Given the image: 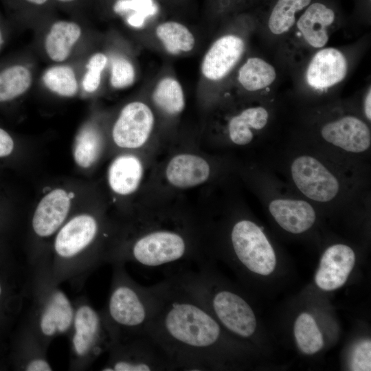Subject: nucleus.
<instances>
[{
	"instance_id": "1",
	"label": "nucleus",
	"mask_w": 371,
	"mask_h": 371,
	"mask_svg": "<svg viewBox=\"0 0 371 371\" xmlns=\"http://www.w3.org/2000/svg\"><path fill=\"white\" fill-rule=\"evenodd\" d=\"M161 304L146 328L177 370L203 371L220 361L222 328L196 300L168 277Z\"/></svg>"
},
{
	"instance_id": "2",
	"label": "nucleus",
	"mask_w": 371,
	"mask_h": 371,
	"mask_svg": "<svg viewBox=\"0 0 371 371\" xmlns=\"http://www.w3.org/2000/svg\"><path fill=\"white\" fill-rule=\"evenodd\" d=\"M100 230L98 218L88 213L73 216L58 230L49 258L56 284L68 282L80 289L92 271L108 263L107 254L98 247Z\"/></svg>"
},
{
	"instance_id": "3",
	"label": "nucleus",
	"mask_w": 371,
	"mask_h": 371,
	"mask_svg": "<svg viewBox=\"0 0 371 371\" xmlns=\"http://www.w3.org/2000/svg\"><path fill=\"white\" fill-rule=\"evenodd\" d=\"M125 264H111L109 295L102 309L117 340L146 333V326L159 307L167 285L166 278L150 286L138 284L127 272Z\"/></svg>"
},
{
	"instance_id": "4",
	"label": "nucleus",
	"mask_w": 371,
	"mask_h": 371,
	"mask_svg": "<svg viewBox=\"0 0 371 371\" xmlns=\"http://www.w3.org/2000/svg\"><path fill=\"white\" fill-rule=\"evenodd\" d=\"M30 266L32 304L27 324L48 348L54 338L69 334L75 304L54 282L48 256H42Z\"/></svg>"
},
{
	"instance_id": "5",
	"label": "nucleus",
	"mask_w": 371,
	"mask_h": 371,
	"mask_svg": "<svg viewBox=\"0 0 371 371\" xmlns=\"http://www.w3.org/2000/svg\"><path fill=\"white\" fill-rule=\"evenodd\" d=\"M74 304V317L69 333V368L84 370L108 352L117 337L102 310H96L85 297H79Z\"/></svg>"
},
{
	"instance_id": "6",
	"label": "nucleus",
	"mask_w": 371,
	"mask_h": 371,
	"mask_svg": "<svg viewBox=\"0 0 371 371\" xmlns=\"http://www.w3.org/2000/svg\"><path fill=\"white\" fill-rule=\"evenodd\" d=\"M192 258L197 265L202 262L181 232L157 228L140 234L127 248L116 251L110 264L132 261L147 267H159Z\"/></svg>"
},
{
	"instance_id": "7",
	"label": "nucleus",
	"mask_w": 371,
	"mask_h": 371,
	"mask_svg": "<svg viewBox=\"0 0 371 371\" xmlns=\"http://www.w3.org/2000/svg\"><path fill=\"white\" fill-rule=\"evenodd\" d=\"M102 371L177 370L165 349L146 332L117 340L108 351Z\"/></svg>"
},
{
	"instance_id": "8",
	"label": "nucleus",
	"mask_w": 371,
	"mask_h": 371,
	"mask_svg": "<svg viewBox=\"0 0 371 371\" xmlns=\"http://www.w3.org/2000/svg\"><path fill=\"white\" fill-rule=\"evenodd\" d=\"M230 241L236 259L247 270L264 276L273 272L275 251L262 229L254 222L242 219L234 223Z\"/></svg>"
},
{
	"instance_id": "9",
	"label": "nucleus",
	"mask_w": 371,
	"mask_h": 371,
	"mask_svg": "<svg viewBox=\"0 0 371 371\" xmlns=\"http://www.w3.org/2000/svg\"><path fill=\"white\" fill-rule=\"evenodd\" d=\"M290 174L298 190L313 201L330 202L341 192L338 177L314 156L303 154L296 157L291 164Z\"/></svg>"
},
{
	"instance_id": "10",
	"label": "nucleus",
	"mask_w": 371,
	"mask_h": 371,
	"mask_svg": "<svg viewBox=\"0 0 371 371\" xmlns=\"http://www.w3.org/2000/svg\"><path fill=\"white\" fill-rule=\"evenodd\" d=\"M153 124V113L146 104L142 102H130L122 109L113 125V141L121 148H139L148 139Z\"/></svg>"
},
{
	"instance_id": "11",
	"label": "nucleus",
	"mask_w": 371,
	"mask_h": 371,
	"mask_svg": "<svg viewBox=\"0 0 371 371\" xmlns=\"http://www.w3.org/2000/svg\"><path fill=\"white\" fill-rule=\"evenodd\" d=\"M321 135L328 144L348 153H364L371 146L368 126L352 115H346L326 123L321 129Z\"/></svg>"
},
{
	"instance_id": "12",
	"label": "nucleus",
	"mask_w": 371,
	"mask_h": 371,
	"mask_svg": "<svg viewBox=\"0 0 371 371\" xmlns=\"http://www.w3.org/2000/svg\"><path fill=\"white\" fill-rule=\"evenodd\" d=\"M71 207V197L65 190L54 189L39 202L32 219L36 236L47 238L56 234L65 223Z\"/></svg>"
},
{
	"instance_id": "13",
	"label": "nucleus",
	"mask_w": 371,
	"mask_h": 371,
	"mask_svg": "<svg viewBox=\"0 0 371 371\" xmlns=\"http://www.w3.org/2000/svg\"><path fill=\"white\" fill-rule=\"evenodd\" d=\"M355 262V254L348 245H333L324 252L315 276L316 284L325 291H333L346 282Z\"/></svg>"
},
{
	"instance_id": "14",
	"label": "nucleus",
	"mask_w": 371,
	"mask_h": 371,
	"mask_svg": "<svg viewBox=\"0 0 371 371\" xmlns=\"http://www.w3.org/2000/svg\"><path fill=\"white\" fill-rule=\"evenodd\" d=\"M245 49L242 38L226 35L217 39L205 54L201 64L203 76L210 80L225 77L240 58Z\"/></svg>"
},
{
	"instance_id": "15",
	"label": "nucleus",
	"mask_w": 371,
	"mask_h": 371,
	"mask_svg": "<svg viewBox=\"0 0 371 371\" xmlns=\"http://www.w3.org/2000/svg\"><path fill=\"white\" fill-rule=\"evenodd\" d=\"M268 208L276 223L292 234H300L308 230L316 218L313 207L303 199L275 198L269 201Z\"/></svg>"
},
{
	"instance_id": "16",
	"label": "nucleus",
	"mask_w": 371,
	"mask_h": 371,
	"mask_svg": "<svg viewBox=\"0 0 371 371\" xmlns=\"http://www.w3.org/2000/svg\"><path fill=\"white\" fill-rule=\"evenodd\" d=\"M347 68L346 59L339 50L323 49L315 54L308 65L307 82L317 89L332 87L344 79Z\"/></svg>"
},
{
	"instance_id": "17",
	"label": "nucleus",
	"mask_w": 371,
	"mask_h": 371,
	"mask_svg": "<svg viewBox=\"0 0 371 371\" xmlns=\"http://www.w3.org/2000/svg\"><path fill=\"white\" fill-rule=\"evenodd\" d=\"M210 172V166L202 157L192 154H180L168 163L166 176L173 186L188 188L205 182Z\"/></svg>"
},
{
	"instance_id": "18",
	"label": "nucleus",
	"mask_w": 371,
	"mask_h": 371,
	"mask_svg": "<svg viewBox=\"0 0 371 371\" xmlns=\"http://www.w3.org/2000/svg\"><path fill=\"white\" fill-rule=\"evenodd\" d=\"M333 9L320 2L309 4L297 21V27L305 41L312 47L320 48L328 41L326 28L335 21Z\"/></svg>"
},
{
	"instance_id": "19",
	"label": "nucleus",
	"mask_w": 371,
	"mask_h": 371,
	"mask_svg": "<svg viewBox=\"0 0 371 371\" xmlns=\"http://www.w3.org/2000/svg\"><path fill=\"white\" fill-rule=\"evenodd\" d=\"M81 35L82 28L74 21L58 20L53 23L44 40L49 58L57 63L65 61Z\"/></svg>"
},
{
	"instance_id": "20",
	"label": "nucleus",
	"mask_w": 371,
	"mask_h": 371,
	"mask_svg": "<svg viewBox=\"0 0 371 371\" xmlns=\"http://www.w3.org/2000/svg\"><path fill=\"white\" fill-rule=\"evenodd\" d=\"M142 173V164L137 157L131 155L119 156L113 160L109 169V186L117 194H130L139 186Z\"/></svg>"
},
{
	"instance_id": "21",
	"label": "nucleus",
	"mask_w": 371,
	"mask_h": 371,
	"mask_svg": "<svg viewBox=\"0 0 371 371\" xmlns=\"http://www.w3.org/2000/svg\"><path fill=\"white\" fill-rule=\"evenodd\" d=\"M47 350L36 333L26 324L18 349V367L25 371L53 370Z\"/></svg>"
},
{
	"instance_id": "22",
	"label": "nucleus",
	"mask_w": 371,
	"mask_h": 371,
	"mask_svg": "<svg viewBox=\"0 0 371 371\" xmlns=\"http://www.w3.org/2000/svg\"><path fill=\"white\" fill-rule=\"evenodd\" d=\"M269 120V112L263 106L249 107L231 118L228 125L231 141L239 146L249 144L254 138L252 130H261Z\"/></svg>"
},
{
	"instance_id": "23",
	"label": "nucleus",
	"mask_w": 371,
	"mask_h": 371,
	"mask_svg": "<svg viewBox=\"0 0 371 371\" xmlns=\"http://www.w3.org/2000/svg\"><path fill=\"white\" fill-rule=\"evenodd\" d=\"M32 74L23 65H12L0 72V102L12 101L31 87Z\"/></svg>"
},
{
	"instance_id": "24",
	"label": "nucleus",
	"mask_w": 371,
	"mask_h": 371,
	"mask_svg": "<svg viewBox=\"0 0 371 371\" xmlns=\"http://www.w3.org/2000/svg\"><path fill=\"white\" fill-rule=\"evenodd\" d=\"M276 77L271 65L260 58H250L239 69L238 79L245 89L254 91L267 87Z\"/></svg>"
},
{
	"instance_id": "25",
	"label": "nucleus",
	"mask_w": 371,
	"mask_h": 371,
	"mask_svg": "<svg viewBox=\"0 0 371 371\" xmlns=\"http://www.w3.org/2000/svg\"><path fill=\"white\" fill-rule=\"evenodd\" d=\"M156 34L166 51L173 55L191 51L195 44L194 37L190 31L176 21L160 24L156 29Z\"/></svg>"
},
{
	"instance_id": "26",
	"label": "nucleus",
	"mask_w": 371,
	"mask_h": 371,
	"mask_svg": "<svg viewBox=\"0 0 371 371\" xmlns=\"http://www.w3.org/2000/svg\"><path fill=\"white\" fill-rule=\"evenodd\" d=\"M154 102L170 115L181 113L185 106V98L180 83L175 78L166 77L157 85L153 93Z\"/></svg>"
},
{
	"instance_id": "27",
	"label": "nucleus",
	"mask_w": 371,
	"mask_h": 371,
	"mask_svg": "<svg viewBox=\"0 0 371 371\" xmlns=\"http://www.w3.org/2000/svg\"><path fill=\"white\" fill-rule=\"evenodd\" d=\"M102 149V139L91 126H85L76 137L73 155L76 163L87 168L95 163Z\"/></svg>"
},
{
	"instance_id": "28",
	"label": "nucleus",
	"mask_w": 371,
	"mask_h": 371,
	"mask_svg": "<svg viewBox=\"0 0 371 371\" xmlns=\"http://www.w3.org/2000/svg\"><path fill=\"white\" fill-rule=\"evenodd\" d=\"M294 335L298 348L305 354H315L324 346L322 335L315 320L308 313H303L297 317Z\"/></svg>"
},
{
	"instance_id": "29",
	"label": "nucleus",
	"mask_w": 371,
	"mask_h": 371,
	"mask_svg": "<svg viewBox=\"0 0 371 371\" xmlns=\"http://www.w3.org/2000/svg\"><path fill=\"white\" fill-rule=\"evenodd\" d=\"M311 2V0H278L269 18L270 31L276 35L289 31L295 23V14Z\"/></svg>"
},
{
	"instance_id": "30",
	"label": "nucleus",
	"mask_w": 371,
	"mask_h": 371,
	"mask_svg": "<svg viewBox=\"0 0 371 371\" xmlns=\"http://www.w3.org/2000/svg\"><path fill=\"white\" fill-rule=\"evenodd\" d=\"M43 82L49 90L63 97H73L78 90L74 69L65 65H57L47 69L43 76Z\"/></svg>"
},
{
	"instance_id": "31",
	"label": "nucleus",
	"mask_w": 371,
	"mask_h": 371,
	"mask_svg": "<svg viewBox=\"0 0 371 371\" xmlns=\"http://www.w3.org/2000/svg\"><path fill=\"white\" fill-rule=\"evenodd\" d=\"M107 57L103 53H95L89 59L85 67L82 85L88 93L95 91L101 82L102 73L107 64Z\"/></svg>"
},
{
	"instance_id": "32",
	"label": "nucleus",
	"mask_w": 371,
	"mask_h": 371,
	"mask_svg": "<svg viewBox=\"0 0 371 371\" xmlns=\"http://www.w3.org/2000/svg\"><path fill=\"white\" fill-rule=\"evenodd\" d=\"M135 78L132 63L125 58L116 57L111 64V85L115 89H124L131 85Z\"/></svg>"
},
{
	"instance_id": "33",
	"label": "nucleus",
	"mask_w": 371,
	"mask_h": 371,
	"mask_svg": "<svg viewBox=\"0 0 371 371\" xmlns=\"http://www.w3.org/2000/svg\"><path fill=\"white\" fill-rule=\"evenodd\" d=\"M350 368L353 371L371 370V341L370 339L361 341L354 346L350 358Z\"/></svg>"
},
{
	"instance_id": "34",
	"label": "nucleus",
	"mask_w": 371,
	"mask_h": 371,
	"mask_svg": "<svg viewBox=\"0 0 371 371\" xmlns=\"http://www.w3.org/2000/svg\"><path fill=\"white\" fill-rule=\"evenodd\" d=\"M14 146L12 137L0 127V159L10 157L14 150Z\"/></svg>"
},
{
	"instance_id": "35",
	"label": "nucleus",
	"mask_w": 371,
	"mask_h": 371,
	"mask_svg": "<svg viewBox=\"0 0 371 371\" xmlns=\"http://www.w3.org/2000/svg\"><path fill=\"white\" fill-rule=\"evenodd\" d=\"M32 8H41L47 6L53 0H20Z\"/></svg>"
},
{
	"instance_id": "36",
	"label": "nucleus",
	"mask_w": 371,
	"mask_h": 371,
	"mask_svg": "<svg viewBox=\"0 0 371 371\" xmlns=\"http://www.w3.org/2000/svg\"><path fill=\"white\" fill-rule=\"evenodd\" d=\"M364 113L367 119L370 121L371 120V91L369 89L365 100H364Z\"/></svg>"
},
{
	"instance_id": "37",
	"label": "nucleus",
	"mask_w": 371,
	"mask_h": 371,
	"mask_svg": "<svg viewBox=\"0 0 371 371\" xmlns=\"http://www.w3.org/2000/svg\"><path fill=\"white\" fill-rule=\"evenodd\" d=\"M79 1L80 0H53V1H56L63 5H72Z\"/></svg>"
},
{
	"instance_id": "38",
	"label": "nucleus",
	"mask_w": 371,
	"mask_h": 371,
	"mask_svg": "<svg viewBox=\"0 0 371 371\" xmlns=\"http://www.w3.org/2000/svg\"><path fill=\"white\" fill-rule=\"evenodd\" d=\"M3 294V286L2 282L0 280V299L2 297V295Z\"/></svg>"
},
{
	"instance_id": "39",
	"label": "nucleus",
	"mask_w": 371,
	"mask_h": 371,
	"mask_svg": "<svg viewBox=\"0 0 371 371\" xmlns=\"http://www.w3.org/2000/svg\"><path fill=\"white\" fill-rule=\"evenodd\" d=\"M3 43V38L2 33H1V32L0 30V48H1Z\"/></svg>"
}]
</instances>
